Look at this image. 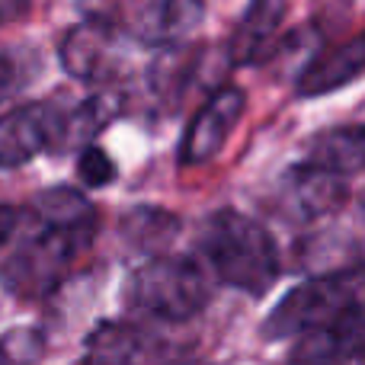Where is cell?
I'll list each match as a JSON object with an SVG mask.
<instances>
[{"mask_svg":"<svg viewBox=\"0 0 365 365\" xmlns=\"http://www.w3.org/2000/svg\"><path fill=\"white\" fill-rule=\"evenodd\" d=\"M45 349V340L38 330H10L0 340V365H36Z\"/></svg>","mask_w":365,"mask_h":365,"instance_id":"cell-16","label":"cell"},{"mask_svg":"<svg viewBox=\"0 0 365 365\" xmlns=\"http://www.w3.org/2000/svg\"><path fill=\"white\" fill-rule=\"evenodd\" d=\"M115 29L122 36H132L138 45L148 48H177L182 38L202 23L205 6L192 0H151V4H135L119 13Z\"/></svg>","mask_w":365,"mask_h":365,"instance_id":"cell-8","label":"cell"},{"mask_svg":"<svg viewBox=\"0 0 365 365\" xmlns=\"http://www.w3.org/2000/svg\"><path fill=\"white\" fill-rule=\"evenodd\" d=\"M289 365H365V302L359 298L330 324L298 336Z\"/></svg>","mask_w":365,"mask_h":365,"instance_id":"cell-7","label":"cell"},{"mask_svg":"<svg viewBox=\"0 0 365 365\" xmlns=\"http://www.w3.org/2000/svg\"><path fill=\"white\" fill-rule=\"evenodd\" d=\"M362 289H365V263L311 276L279 298L276 308L266 314L259 334L269 343L298 340V336L330 324L349 304H356Z\"/></svg>","mask_w":365,"mask_h":365,"instance_id":"cell-4","label":"cell"},{"mask_svg":"<svg viewBox=\"0 0 365 365\" xmlns=\"http://www.w3.org/2000/svg\"><path fill=\"white\" fill-rule=\"evenodd\" d=\"M29 13V4H10V0H0V26H10L16 19H23Z\"/></svg>","mask_w":365,"mask_h":365,"instance_id":"cell-20","label":"cell"},{"mask_svg":"<svg viewBox=\"0 0 365 365\" xmlns=\"http://www.w3.org/2000/svg\"><path fill=\"white\" fill-rule=\"evenodd\" d=\"M362 74H365V29L343 38L334 48H324L321 55H311L308 64L302 68V74H298L295 93L302 100L327 96L334 90L346 87V83L359 81Z\"/></svg>","mask_w":365,"mask_h":365,"instance_id":"cell-12","label":"cell"},{"mask_svg":"<svg viewBox=\"0 0 365 365\" xmlns=\"http://www.w3.org/2000/svg\"><path fill=\"white\" fill-rule=\"evenodd\" d=\"M199 247L218 282L250 298L266 295L282 272V257L272 234L237 208H218L208 215Z\"/></svg>","mask_w":365,"mask_h":365,"instance_id":"cell-2","label":"cell"},{"mask_svg":"<svg viewBox=\"0 0 365 365\" xmlns=\"http://www.w3.org/2000/svg\"><path fill=\"white\" fill-rule=\"evenodd\" d=\"M180 365H208V362H180Z\"/></svg>","mask_w":365,"mask_h":365,"instance_id":"cell-21","label":"cell"},{"mask_svg":"<svg viewBox=\"0 0 365 365\" xmlns=\"http://www.w3.org/2000/svg\"><path fill=\"white\" fill-rule=\"evenodd\" d=\"M285 13H289V6L272 4V0L247 6V13L227 38V61L234 68H247V64H259L263 58H269L276 51L279 26H282Z\"/></svg>","mask_w":365,"mask_h":365,"instance_id":"cell-13","label":"cell"},{"mask_svg":"<svg viewBox=\"0 0 365 365\" xmlns=\"http://www.w3.org/2000/svg\"><path fill=\"white\" fill-rule=\"evenodd\" d=\"M68 113L55 103H23L0 115V167H23L45 151H64Z\"/></svg>","mask_w":365,"mask_h":365,"instance_id":"cell-5","label":"cell"},{"mask_svg":"<svg viewBox=\"0 0 365 365\" xmlns=\"http://www.w3.org/2000/svg\"><path fill=\"white\" fill-rule=\"evenodd\" d=\"M167 346L138 324L103 321L87 336L90 365H164Z\"/></svg>","mask_w":365,"mask_h":365,"instance_id":"cell-11","label":"cell"},{"mask_svg":"<svg viewBox=\"0 0 365 365\" xmlns=\"http://www.w3.org/2000/svg\"><path fill=\"white\" fill-rule=\"evenodd\" d=\"M29 83V68H26L19 51H0V103L13 100L19 90Z\"/></svg>","mask_w":365,"mask_h":365,"instance_id":"cell-18","label":"cell"},{"mask_svg":"<svg viewBox=\"0 0 365 365\" xmlns=\"http://www.w3.org/2000/svg\"><path fill=\"white\" fill-rule=\"evenodd\" d=\"M115 173H119L115 160L109 158L103 148H96V145L83 148L81 158H77V177H81V182H83V186H90V189L109 186V182L115 180Z\"/></svg>","mask_w":365,"mask_h":365,"instance_id":"cell-17","label":"cell"},{"mask_svg":"<svg viewBox=\"0 0 365 365\" xmlns=\"http://www.w3.org/2000/svg\"><path fill=\"white\" fill-rule=\"evenodd\" d=\"M119 36L113 19H87L68 29L58 48V61L77 81H103L115 71L119 61Z\"/></svg>","mask_w":365,"mask_h":365,"instance_id":"cell-9","label":"cell"},{"mask_svg":"<svg viewBox=\"0 0 365 365\" xmlns=\"http://www.w3.org/2000/svg\"><path fill=\"white\" fill-rule=\"evenodd\" d=\"M100 215L74 186H51L23 212L10 257L0 266V285L19 302H42L68 279L74 263L90 250Z\"/></svg>","mask_w":365,"mask_h":365,"instance_id":"cell-1","label":"cell"},{"mask_svg":"<svg viewBox=\"0 0 365 365\" xmlns=\"http://www.w3.org/2000/svg\"><path fill=\"white\" fill-rule=\"evenodd\" d=\"M19 225H23V212L13 205H4L0 202V250H4L6 244H10L13 237H16Z\"/></svg>","mask_w":365,"mask_h":365,"instance_id":"cell-19","label":"cell"},{"mask_svg":"<svg viewBox=\"0 0 365 365\" xmlns=\"http://www.w3.org/2000/svg\"><path fill=\"white\" fill-rule=\"evenodd\" d=\"M304 164L330 173L336 180H346L365 170V122L362 125H334L327 132L314 135L304 154Z\"/></svg>","mask_w":365,"mask_h":365,"instance_id":"cell-14","label":"cell"},{"mask_svg":"<svg viewBox=\"0 0 365 365\" xmlns=\"http://www.w3.org/2000/svg\"><path fill=\"white\" fill-rule=\"evenodd\" d=\"M180 231V218L164 208L138 205L128 218H122V237H128L138 250H160L167 240H173V234Z\"/></svg>","mask_w":365,"mask_h":365,"instance_id":"cell-15","label":"cell"},{"mask_svg":"<svg viewBox=\"0 0 365 365\" xmlns=\"http://www.w3.org/2000/svg\"><path fill=\"white\" fill-rule=\"evenodd\" d=\"M244 106H247V96L240 87L225 83V87L215 90L199 106V113L192 115L186 135H182L180 151H177L180 167H199V164H208L212 158H218L225 141L237 128Z\"/></svg>","mask_w":365,"mask_h":365,"instance_id":"cell-6","label":"cell"},{"mask_svg":"<svg viewBox=\"0 0 365 365\" xmlns=\"http://www.w3.org/2000/svg\"><path fill=\"white\" fill-rule=\"evenodd\" d=\"M346 202V180L317 170L311 164H295L279 182V212L295 221H314Z\"/></svg>","mask_w":365,"mask_h":365,"instance_id":"cell-10","label":"cell"},{"mask_svg":"<svg viewBox=\"0 0 365 365\" xmlns=\"http://www.w3.org/2000/svg\"><path fill=\"white\" fill-rule=\"evenodd\" d=\"M128 308L148 321L182 324L202 314L212 298L205 266L195 257L154 253L128 279Z\"/></svg>","mask_w":365,"mask_h":365,"instance_id":"cell-3","label":"cell"}]
</instances>
